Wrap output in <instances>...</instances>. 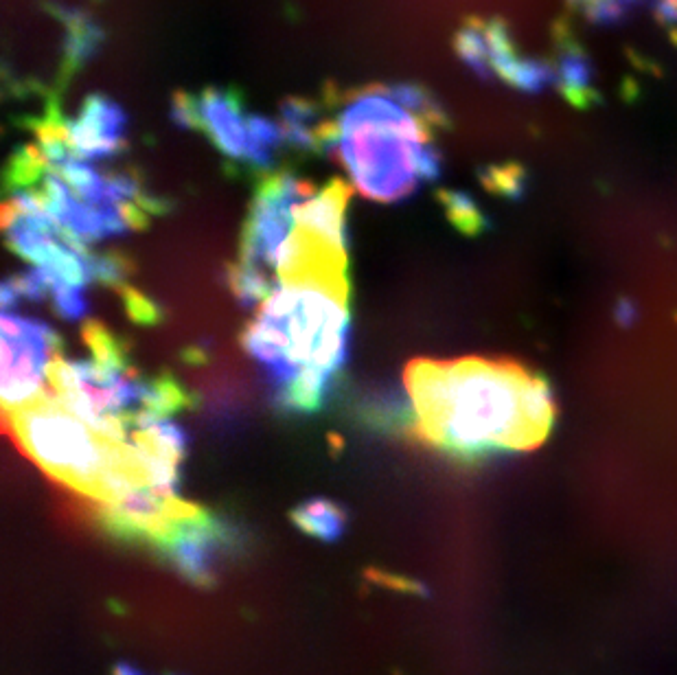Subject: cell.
Masks as SVG:
<instances>
[{"instance_id": "cell-1", "label": "cell", "mask_w": 677, "mask_h": 675, "mask_svg": "<svg viewBox=\"0 0 677 675\" xmlns=\"http://www.w3.org/2000/svg\"><path fill=\"white\" fill-rule=\"evenodd\" d=\"M404 380L423 439L458 459L535 450L555 426L548 382L518 362L415 360Z\"/></svg>"}, {"instance_id": "cell-2", "label": "cell", "mask_w": 677, "mask_h": 675, "mask_svg": "<svg viewBox=\"0 0 677 675\" xmlns=\"http://www.w3.org/2000/svg\"><path fill=\"white\" fill-rule=\"evenodd\" d=\"M439 121V106L419 86H369L353 90L325 117L323 150L347 169L364 198L397 202L439 176L432 143Z\"/></svg>"}, {"instance_id": "cell-3", "label": "cell", "mask_w": 677, "mask_h": 675, "mask_svg": "<svg viewBox=\"0 0 677 675\" xmlns=\"http://www.w3.org/2000/svg\"><path fill=\"white\" fill-rule=\"evenodd\" d=\"M349 338V290L279 285L246 329L244 347L283 410L314 413L349 358Z\"/></svg>"}, {"instance_id": "cell-4", "label": "cell", "mask_w": 677, "mask_h": 675, "mask_svg": "<svg viewBox=\"0 0 677 675\" xmlns=\"http://www.w3.org/2000/svg\"><path fill=\"white\" fill-rule=\"evenodd\" d=\"M66 145L60 119L38 125L36 143L11 163V185L27 191L64 231L82 244L141 228L154 200L125 171H106Z\"/></svg>"}, {"instance_id": "cell-5", "label": "cell", "mask_w": 677, "mask_h": 675, "mask_svg": "<svg viewBox=\"0 0 677 675\" xmlns=\"http://www.w3.org/2000/svg\"><path fill=\"white\" fill-rule=\"evenodd\" d=\"M5 432L44 474L84 498L112 507L152 487V474L132 441H117L79 419L51 391L3 410Z\"/></svg>"}, {"instance_id": "cell-6", "label": "cell", "mask_w": 677, "mask_h": 675, "mask_svg": "<svg viewBox=\"0 0 677 675\" xmlns=\"http://www.w3.org/2000/svg\"><path fill=\"white\" fill-rule=\"evenodd\" d=\"M316 189L292 174H274L263 180L252 202L242 239V257L231 272V285L242 305L268 301L279 290L277 268L288 242L296 213Z\"/></svg>"}, {"instance_id": "cell-7", "label": "cell", "mask_w": 677, "mask_h": 675, "mask_svg": "<svg viewBox=\"0 0 677 675\" xmlns=\"http://www.w3.org/2000/svg\"><path fill=\"white\" fill-rule=\"evenodd\" d=\"M349 187L334 180L316 191L296 213V224L281 250L279 285H323L349 290Z\"/></svg>"}, {"instance_id": "cell-8", "label": "cell", "mask_w": 677, "mask_h": 675, "mask_svg": "<svg viewBox=\"0 0 677 675\" xmlns=\"http://www.w3.org/2000/svg\"><path fill=\"white\" fill-rule=\"evenodd\" d=\"M7 244L51 279L86 290L93 281L119 283L123 263L95 257L88 246L57 224L27 191H16L3 209Z\"/></svg>"}, {"instance_id": "cell-9", "label": "cell", "mask_w": 677, "mask_h": 675, "mask_svg": "<svg viewBox=\"0 0 677 675\" xmlns=\"http://www.w3.org/2000/svg\"><path fill=\"white\" fill-rule=\"evenodd\" d=\"M174 117L185 128L206 134L224 156L252 167H270L288 143L281 121L248 112L237 95L206 88L198 95H178Z\"/></svg>"}, {"instance_id": "cell-10", "label": "cell", "mask_w": 677, "mask_h": 675, "mask_svg": "<svg viewBox=\"0 0 677 675\" xmlns=\"http://www.w3.org/2000/svg\"><path fill=\"white\" fill-rule=\"evenodd\" d=\"M3 329V377L0 395L3 410H14L42 395L49 382L51 366L60 360L55 331L40 320L5 312L0 320Z\"/></svg>"}, {"instance_id": "cell-11", "label": "cell", "mask_w": 677, "mask_h": 675, "mask_svg": "<svg viewBox=\"0 0 677 675\" xmlns=\"http://www.w3.org/2000/svg\"><path fill=\"white\" fill-rule=\"evenodd\" d=\"M60 128L71 152L90 163H103L125 147V112L103 95H90L75 117L60 119Z\"/></svg>"}, {"instance_id": "cell-12", "label": "cell", "mask_w": 677, "mask_h": 675, "mask_svg": "<svg viewBox=\"0 0 677 675\" xmlns=\"http://www.w3.org/2000/svg\"><path fill=\"white\" fill-rule=\"evenodd\" d=\"M160 548L195 586H209L217 559L228 548V529L209 513H200L198 518L182 522Z\"/></svg>"}, {"instance_id": "cell-13", "label": "cell", "mask_w": 677, "mask_h": 675, "mask_svg": "<svg viewBox=\"0 0 677 675\" xmlns=\"http://www.w3.org/2000/svg\"><path fill=\"white\" fill-rule=\"evenodd\" d=\"M294 522L301 531L323 542H334L347 529V513L340 505L325 498L309 500L294 511Z\"/></svg>"}, {"instance_id": "cell-14", "label": "cell", "mask_w": 677, "mask_h": 675, "mask_svg": "<svg viewBox=\"0 0 677 675\" xmlns=\"http://www.w3.org/2000/svg\"><path fill=\"white\" fill-rule=\"evenodd\" d=\"M125 303H128V310L136 320H156L154 303L145 301L141 294L128 290V292H125Z\"/></svg>"}, {"instance_id": "cell-15", "label": "cell", "mask_w": 677, "mask_h": 675, "mask_svg": "<svg viewBox=\"0 0 677 675\" xmlns=\"http://www.w3.org/2000/svg\"><path fill=\"white\" fill-rule=\"evenodd\" d=\"M112 675H143V673H141V671H136V669L130 667V665H125V662H121V665L114 667Z\"/></svg>"}]
</instances>
